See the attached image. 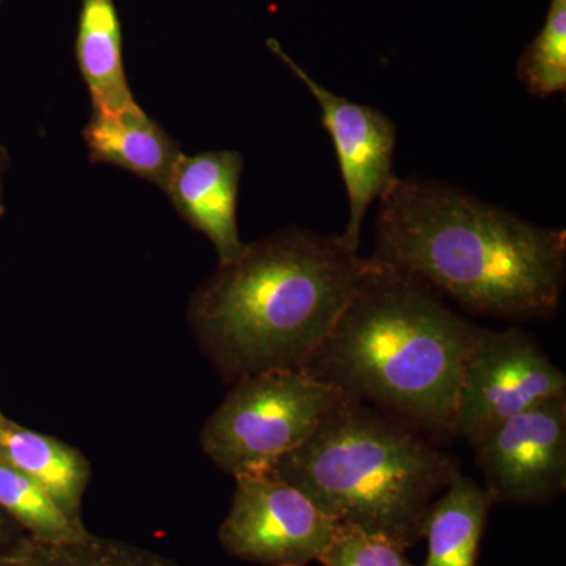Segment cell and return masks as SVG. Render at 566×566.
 Segmentation results:
<instances>
[{"label": "cell", "mask_w": 566, "mask_h": 566, "mask_svg": "<svg viewBox=\"0 0 566 566\" xmlns=\"http://www.w3.org/2000/svg\"><path fill=\"white\" fill-rule=\"evenodd\" d=\"M378 200L376 262L419 279L469 315L535 322L557 314L564 229L420 177H395Z\"/></svg>", "instance_id": "1"}, {"label": "cell", "mask_w": 566, "mask_h": 566, "mask_svg": "<svg viewBox=\"0 0 566 566\" xmlns=\"http://www.w3.org/2000/svg\"><path fill=\"white\" fill-rule=\"evenodd\" d=\"M340 234L292 226L244 244L193 292L188 322L223 381L300 370L374 271Z\"/></svg>", "instance_id": "2"}, {"label": "cell", "mask_w": 566, "mask_h": 566, "mask_svg": "<svg viewBox=\"0 0 566 566\" xmlns=\"http://www.w3.org/2000/svg\"><path fill=\"white\" fill-rule=\"evenodd\" d=\"M375 263L300 370L433 441L453 438L461 370L482 326L427 283Z\"/></svg>", "instance_id": "3"}, {"label": "cell", "mask_w": 566, "mask_h": 566, "mask_svg": "<svg viewBox=\"0 0 566 566\" xmlns=\"http://www.w3.org/2000/svg\"><path fill=\"white\" fill-rule=\"evenodd\" d=\"M460 472L455 458L422 431L344 397L307 441L264 474L297 488L335 523L409 549Z\"/></svg>", "instance_id": "4"}, {"label": "cell", "mask_w": 566, "mask_h": 566, "mask_svg": "<svg viewBox=\"0 0 566 566\" xmlns=\"http://www.w3.org/2000/svg\"><path fill=\"white\" fill-rule=\"evenodd\" d=\"M205 423V455L234 476L264 474L307 441L327 412L346 397L296 368L248 376L232 385Z\"/></svg>", "instance_id": "5"}, {"label": "cell", "mask_w": 566, "mask_h": 566, "mask_svg": "<svg viewBox=\"0 0 566 566\" xmlns=\"http://www.w3.org/2000/svg\"><path fill=\"white\" fill-rule=\"evenodd\" d=\"M566 397V376L526 331L482 327L458 386L453 431L474 446L497 424Z\"/></svg>", "instance_id": "6"}, {"label": "cell", "mask_w": 566, "mask_h": 566, "mask_svg": "<svg viewBox=\"0 0 566 566\" xmlns=\"http://www.w3.org/2000/svg\"><path fill=\"white\" fill-rule=\"evenodd\" d=\"M229 515L219 542L241 560L264 566L318 562L338 524L297 488L273 475L234 476Z\"/></svg>", "instance_id": "7"}, {"label": "cell", "mask_w": 566, "mask_h": 566, "mask_svg": "<svg viewBox=\"0 0 566 566\" xmlns=\"http://www.w3.org/2000/svg\"><path fill=\"white\" fill-rule=\"evenodd\" d=\"M471 449L494 504H551L566 490V397L505 420Z\"/></svg>", "instance_id": "8"}, {"label": "cell", "mask_w": 566, "mask_h": 566, "mask_svg": "<svg viewBox=\"0 0 566 566\" xmlns=\"http://www.w3.org/2000/svg\"><path fill=\"white\" fill-rule=\"evenodd\" d=\"M268 48L303 82L322 109L323 125L333 139L348 196V222L340 237L349 248L359 251L368 207L395 180L394 153L398 140L395 123L375 107L349 102L327 91L297 65L277 41L268 40Z\"/></svg>", "instance_id": "9"}, {"label": "cell", "mask_w": 566, "mask_h": 566, "mask_svg": "<svg viewBox=\"0 0 566 566\" xmlns=\"http://www.w3.org/2000/svg\"><path fill=\"white\" fill-rule=\"evenodd\" d=\"M244 159L240 151L182 153L164 192L192 229L214 245L219 263L243 251L238 232V193Z\"/></svg>", "instance_id": "10"}, {"label": "cell", "mask_w": 566, "mask_h": 566, "mask_svg": "<svg viewBox=\"0 0 566 566\" xmlns=\"http://www.w3.org/2000/svg\"><path fill=\"white\" fill-rule=\"evenodd\" d=\"M84 142L93 163L111 164L166 189L182 151L140 106L120 112L92 109Z\"/></svg>", "instance_id": "11"}, {"label": "cell", "mask_w": 566, "mask_h": 566, "mask_svg": "<svg viewBox=\"0 0 566 566\" xmlns=\"http://www.w3.org/2000/svg\"><path fill=\"white\" fill-rule=\"evenodd\" d=\"M0 458L31 476L81 523L82 497L92 479V465L76 447L6 419L0 424Z\"/></svg>", "instance_id": "12"}, {"label": "cell", "mask_w": 566, "mask_h": 566, "mask_svg": "<svg viewBox=\"0 0 566 566\" xmlns=\"http://www.w3.org/2000/svg\"><path fill=\"white\" fill-rule=\"evenodd\" d=\"M76 61L91 93L92 109L120 112L139 106L123 65L122 25L115 0H81Z\"/></svg>", "instance_id": "13"}, {"label": "cell", "mask_w": 566, "mask_h": 566, "mask_svg": "<svg viewBox=\"0 0 566 566\" xmlns=\"http://www.w3.org/2000/svg\"><path fill=\"white\" fill-rule=\"evenodd\" d=\"M493 505L486 488L460 472L428 513V556L422 566H476Z\"/></svg>", "instance_id": "14"}, {"label": "cell", "mask_w": 566, "mask_h": 566, "mask_svg": "<svg viewBox=\"0 0 566 566\" xmlns=\"http://www.w3.org/2000/svg\"><path fill=\"white\" fill-rule=\"evenodd\" d=\"M0 510L32 539L48 545L74 542L87 534L46 491L0 458Z\"/></svg>", "instance_id": "15"}, {"label": "cell", "mask_w": 566, "mask_h": 566, "mask_svg": "<svg viewBox=\"0 0 566 566\" xmlns=\"http://www.w3.org/2000/svg\"><path fill=\"white\" fill-rule=\"evenodd\" d=\"M517 77L536 98L566 91V0H551L545 25L526 48Z\"/></svg>", "instance_id": "16"}, {"label": "cell", "mask_w": 566, "mask_h": 566, "mask_svg": "<svg viewBox=\"0 0 566 566\" xmlns=\"http://www.w3.org/2000/svg\"><path fill=\"white\" fill-rule=\"evenodd\" d=\"M20 566H170L134 547L92 538L85 534L74 542L48 545L29 536L14 558Z\"/></svg>", "instance_id": "17"}, {"label": "cell", "mask_w": 566, "mask_h": 566, "mask_svg": "<svg viewBox=\"0 0 566 566\" xmlns=\"http://www.w3.org/2000/svg\"><path fill=\"white\" fill-rule=\"evenodd\" d=\"M405 553L385 536L338 524L318 562L323 566H416Z\"/></svg>", "instance_id": "18"}, {"label": "cell", "mask_w": 566, "mask_h": 566, "mask_svg": "<svg viewBox=\"0 0 566 566\" xmlns=\"http://www.w3.org/2000/svg\"><path fill=\"white\" fill-rule=\"evenodd\" d=\"M29 535L0 510V566L13 565Z\"/></svg>", "instance_id": "19"}, {"label": "cell", "mask_w": 566, "mask_h": 566, "mask_svg": "<svg viewBox=\"0 0 566 566\" xmlns=\"http://www.w3.org/2000/svg\"><path fill=\"white\" fill-rule=\"evenodd\" d=\"M10 166V156L9 151H7L6 147L0 145V218L6 214V185H3V180H6L7 170H9Z\"/></svg>", "instance_id": "20"}, {"label": "cell", "mask_w": 566, "mask_h": 566, "mask_svg": "<svg viewBox=\"0 0 566 566\" xmlns=\"http://www.w3.org/2000/svg\"><path fill=\"white\" fill-rule=\"evenodd\" d=\"M6 419H7V417H6V416H3V412H2V411H0V424H2V423H3V420H6Z\"/></svg>", "instance_id": "21"}, {"label": "cell", "mask_w": 566, "mask_h": 566, "mask_svg": "<svg viewBox=\"0 0 566 566\" xmlns=\"http://www.w3.org/2000/svg\"><path fill=\"white\" fill-rule=\"evenodd\" d=\"M0 3H2V0H0Z\"/></svg>", "instance_id": "22"}]
</instances>
